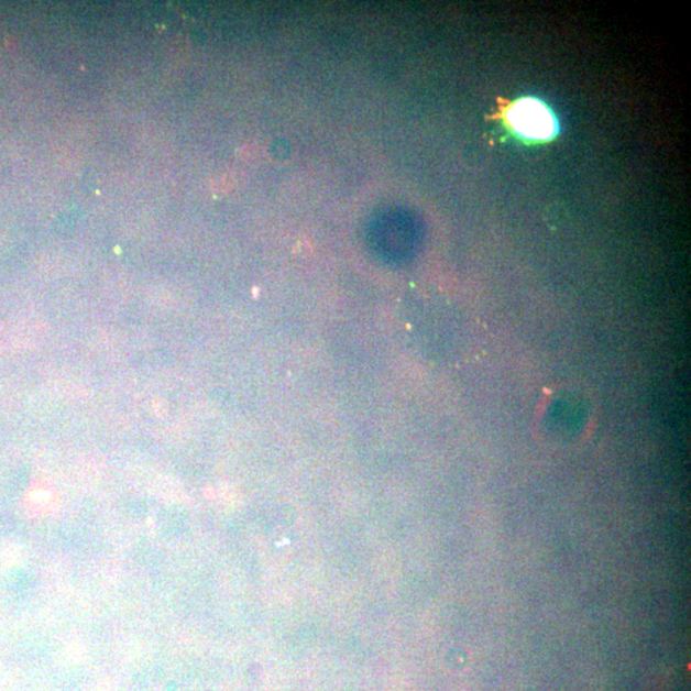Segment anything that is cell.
<instances>
[{
	"label": "cell",
	"instance_id": "6da1fadb",
	"mask_svg": "<svg viewBox=\"0 0 691 691\" xmlns=\"http://www.w3.org/2000/svg\"><path fill=\"white\" fill-rule=\"evenodd\" d=\"M513 129L526 139L548 140L555 136L557 123L553 113L536 99H523L509 109Z\"/></svg>",
	"mask_w": 691,
	"mask_h": 691
}]
</instances>
